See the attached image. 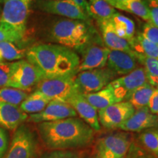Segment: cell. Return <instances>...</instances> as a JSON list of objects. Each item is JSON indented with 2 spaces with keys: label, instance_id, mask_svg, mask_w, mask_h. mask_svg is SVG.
I'll return each mask as SVG.
<instances>
[{
  "label": "cell",
  "instance_id": "cell-42",
  "mask_svg": "<svg viewBox=\"0 0 158 158\" xmlns=\"http://www.w3.org/2000/svg\"><path fill=\"white\" fill-rule=\"evenodd\" d=\"M3 62V58L2 56L1 53H0V62Z\"/></svg>",
  "mask_w": 158,
  "mask_h": 158
},
{
  "label": "cell",
  "instance_id": "cell-6",
  "mask_svg": "<svg viewBox=\"0 0 158 158\" xmlns=\"http://www.w3.org/2000/svg\"><path fill=\"white\" fill-rule=\"evenodd\" d=\"M38 141L29 126L20 125L13 133L9 149L3 158H36Z\"/></svg>",
  "mask_w": 158,
  "mask_h": 158
},
{
  "label": "cell",
  "instance_id": "cell-32",
  "mask_svg": "<svg viewBox=\"0 0 158 158\" xmlns=\"http://www.w3.org/2000/svg\"><path fill=\"white\" fill-rule=\"evenodd\" d=\"M23 40V37L15 31L0 25V43L9 42L18 44Z\"/></svg>",
  "mask_w": 158,
  "mask_h": 158
},
{
  "label": "cell",
  "instance_id": "cell-18",
  "mask_svg": "<svg viewBox=\"0 0 158 158\" xmlns=\"http://www.w3.org/2000/svg\"><path fill=\"white\" fill-rule=\"evenodd\" d=\"M98 25L101 31L102 41L109 50L122 51L130 54H135L130 43L117 35L110 20L98 23Z\"/></svg>",
  "mask_w": 158,
  "mask_h": 158
},
{
  "label": "cell",
  "instance_id": "cell-46",
  "mask_svg": "<svg viewBox=\"0 0 158 158\" xmlns=\"http://www.w3.org/2000/svg\"><path fill=\"white\" fill-rule=\"evenodd\" d=\"M3 1V0H0V2H2Z\"/></svg>",
  "mask_w": 158,
  "mask_h": 158
},
{
  "label": "cell",
  "instance_id": "cell-7",
  "mask_svg": "<svg viewBox=\"0 0 158 158\" xmlns=\"http://www.w3.org/2000/svg\"><path fill=\"white\" fill-rule=\"evenodd\" d=\"M118 75L108 68L79 72L75 76V84L81 94L94 93L108 86Z\"/></svg>",
  "mask_w": 158,
  "mask_h": 158
},
{
  "label": "cell",
  "instance_id": "cell-12",
  "mask_svg": "<svg viewBox=\"0 0 158 158\" xmlns=\"http://www.w3.org/2000/svg\"><path fill=\"white\" fill-rule=\"evenodd\" d=\"M148 83L146 72L142 66H139L130 73L114 79L108 84L113 90L118 102L124 101L126 98L136 89Z\"/></svg>",
  "mask_w": 158,
  "mask_h": 158
},
{
  "label": "cell",
  "instance_id": "cell-26",
  "mask_svg": "<svg viewBox=\"0 0 158 158\" xmlns=\"http://www.w3.org/2000/svg\"><path fill=\"white\" fill-rule=\"evenodd\" d=\"M130 46L136 54L158 59V45L146 39L141 33L135 35Z\"/></svg>",
  "mask_w": 158,
  "mask_h": 158
},
{
  "label": "cell",
  "instance_id": "cell-44",
  "mask_svg": "<svg viewBox=\"0 0 158 158\" xmlns=\"http://www.w3.org/2000/svg\"><path fill=\"white\" fill-rule=\"evenodd\" d=\"M157 91H158V84H157Z\"/></svg>",
  "mask_w": 158,
  "mask_h": 158
},
{
  "label": "cell",
  "instance_id": "cell-24",
  "mask_svg": "<svg viewBox=\"0 0 158 158\" xmlns=\"http://www.w3.org/2000/svg\"><path fill=\"white\" fill-rule=\"evenodd\" d=\"M114 7L137 15L147 22L150 21L149 7L145 0H127L117 4Z\"/></svg>",
  "mask_w": 158,
  "mask_h": 158
},
{
  "label": "cell",
  "instance_id": "cell-2",
  "mask_svg": "<svg viewBox=\"0 0 158 158\" xmlns=\"http://www.w3.org/2000/svg\"><path fill=\"white\" fill-rule=\"evenodd\" d=\"M26 58L40 71L43 79L76 75L80 63V56L74 50L54 43L31 47Z\"/></svg>",
  "mask_w": 158,
  "mask_h": 158
},
{
  "label": "cell",
  "instance_id": "cell-14",
  "mask_svg": "<svg viewBox=\"0 0 158 158\" xmlns=\"http://www.w3.org/2000/svg\"><path fill=\"white\" fill-rule=\"evenodd\" d=\"M77 114L74 108L68 102L53 100L42 111L28 116L27 121L33 123L54 122L70 117H76Z\"/></svg>",
  "mask_w": 158,
  "mask_h": 158
},
{
  "label": "cell",
  "instance_id": "cell-41",
  "mask_svg": "<svg viewBox=\"0 0 158 158\" xmlns=\"http://www.w3.org/2000/svg\"><path fill=\"white\" fill-rule=\"evenodd\" d=\"M148 2H153L156 3L158 5V0H148Z\"/></svg>",
  "mask_w": 158,
  "mask_h": 158
},
{
  "label": "cell",
  "instance_id": "cell-38",
  "mask_svg": "<svg viewBox=\"0 0 158 158\" xmlns=\"http://www.w3.org/2000/svg\"><path fill=\"white\" fill-rule=\"evenodd\" d=\"M147 107L151 111V113L158 114V91L157 89L154 91L152 94Z\"/></svg>",
  "mask_w": 158,
  "mask_h": 158
},
{
  "label": "cell",
  "instance_id": "cell-28",
  "mask_svg": "<svg viewBox=\"0 0 158 158\" xmlns=\"http://www.w3.org/2000/svg\"><path fill=\"white\" fill-rule=\"evenodd\" d=\"M139 141L144 149L155 158H158V128H151L141 132Z\"/></svg>",
  "mask_w": 158,
  "mask_h": 158
},
{
  "label": "cell",
  "instance_id": "cell-22",
  "mask_svg": "<svg viewBox=\"0 0 158 158\" xmlns=\"http://www.w3.org/2000/svg\"><path fill=\"white\" fill-rule=\"evenodd\" d=\"M88 5L91 19L95 20L97 23L109 21L117 12L106 0H89Z\"/></svg>",
  "mask_w": 158,
  "mask_h": 158
},
{
  "label": "cell",
  "instance_id": "cell-19",
  "mask_svg": "<svg viewBox=\"0 0 158 158\" xmlns=\"http://www.w3.org/2000/svg\"><path fill=\"white\" fill-rule=\"evenodd\" d=\"M28 118L27 114L19 106L0 102V127L15 130Z\"/></svg>",
  "mask_w": 158,
  "mask_h": 158
},
{
  "label": "cell",
  "instance_id": "cell-25",
  "mask_svg": "<svg viewBox=\"0 0 158 158\" xmlns=\"http://www.w3.org/2000/svg\"><path fill=\"white\" fill-rule=\"evenodd\" d=\"M155 90V87L148 82L131 92L124 101L129 102L135 110L147 107L149 99Z\"/></svg>",
  "mask_w": 158,
  "mask_h": 158
},
{
  "label": "cell",
  "instance_id": "cell-17",
  "mask_svg": "<svg viewBox=\"0 0 158 158\" xmlns=\"http://www.w3.org/2000/svg\"><path fill=\"white\" fill-rule=\"evenodd\" d=\"M67 102L74 108L80 118L89 125L94 131H99L100 130L98 110L89 103L82 94L78 93L72 96Z\"/></svg>",
  "mask_w": 158,
  "mask_h": 158
},
{
  "label": "cell",
  "instance_id": "cell-29",
  "mask_svg": "<svg viewBox=\"0 0 158 158\" xmlns=\"http://www.w3.org/2000/svg\"><path fill=\"white\" fill-rule=\"evenodd\" d=\"M29 94L26 91L15 88L4 87L0 89V102L19 106Z\"/></svg>",
  "mask_w": 158,
  "mask_h": 158
},
{
  "label": "cell",
  "instance_id": "cell-36",
  "mask_svg": "<svg viewBox=\"0 0 158 158\" xmlns=\"http://www.w3.org/2000/svg\"><path fill=\"white\" fill-rule=\"evenodd\" d=\"M9 147V136L7 131L0 127V158L5 157Z\"/></svg>",
  "mask_w": 158,
  "mask_h": 158
},
{
  "label": "cell",
  "instance_id": "cell-9",
  "mask_svg": "<svg viewBox=\"0 0 158 158\" xmlns=\"http://www.w3.org/2000/svg\"><path fill=\"white\" fill-rule=\"evenodd\" d=\"M75 76L58 77L54 78L43 79L36 86V89L51 99L66 102L71 97L79 93L75 84Z\"/></svg>",
  "mask_w": 158,
  "mask_h": 158
},
{
  "label": "cell",
  "instance_id": "cell-37",
  "mask_svg": "<svg viewBox=\"0 0 158 158\" xmlns=\"http://www.w3.org/2000/svg\"><path fill=\"white\" fill-rule=\"evenodd\" d=\"M148 5L150 10L149 23L158 28V5L153 2H148Z\"/></svg>",
  "mask_w": 158,
  "mask_h": 158
},
{
  "label": "cell",
  "instance_id": "cell-10",
  "mask_svg": "<svg viewBox=\"0 0 158 158\" xmlns=\"http://www.w3.org/2000/svg\"><path fill=\"white\" fill-rule=\"evenodd\" d=\"M40 71L29 61L21 59L13 62L10 80L7 87L27 91L43 80Z\"/></svg>",
  "mask_w": 158,
  "mask_h": 158
},
{
  "label": "cell",
  "instance_id": "cell-23",
  "mask_svg": "<svg viewBox=\"0 0 158 158\" xmlns=\"http://www.w3.org/2000/svg\"><path fill=\"white\" fill-rule=\"evenodd\" d=\"M51 101V99L35 90L21 102L19 108L26 114H37L42 111Z\"/></svg>",
  "mask_w": 158,
  "mask_h": 158
},
{
  "label": "cell",
  "instance_id": "cell-31",
  "mask_svg": "<svg viewBox=\"0 0 158 158\" xmlns=\"http://www.w3.org/2000/svg\"><path fill=\"white\" fill-rule=\"evenodd\" d=\"M125 158H155L143 147L132 142Z\"/></svg>",
  "mask_w": 158,
  "mask_h": 158
},
{
  "label": "cell",
  "instance_id": "cell-1",
  "mask_svg": "<svg viewBox=\"0 0 158 158\" xmlns=\"http://www.w3.org/2000/svg\"><path fill=\"white\" fill-rule=\"evenodd\" d=\"M41 140L51 150H73L87 147L93 142L94 130L81 118L70 117L37 125Z\"/></svg>",
  "mask_w": 158,
  "mask_h": 158
},
{
  "label": "cell",
  "instance_id": "cell-45",
  "mask_svg": "<svg viewBox=\"0 0 158 158\" xmlns=\"http://www.w3.org/2000/svg\"><path fill=\"white\" fill-rule=\"evenodd\" d=\"M34 1H35V0H34ZM49 1H54V0H49Z\"/></svg>",
  "mask_w": 158,
  "mask_h": 158
},
{
  "label": "cell",
  "instance_id": "cell-21",
  "mask_svg": "<svg viewBox=\"0 0 158 158\" xmlns=\"http://www.w3.org/2000/svg\"><path fill=\"white\" fill-rule=\"evenodd\" d=\"M84 98L97 110H100L108 107L110 105L118 102L114 95L113 90L109 86L94 93L82 94Z\"/></svg>",
  "mask_w": 158,
  "mask_h": 158
},
{
  "label": "cell",
  "instance_id": "cell-4",
  "mask_svg": "<svg viewBox=\"0 0 158 158\" xmlns=\"http://www.w3.org/2000/svg\"><path fill=\"white\" fill-rule=\"evenodd\" d=\"M31 0H4L0 25L24 38Z\"/></svg>",
  "mask_w": 158,
  "mask_h": 158
},
{
  "label": "cell",
  "instance_id": "cell-20",
  "mask_svg": "<svg viewBox=\"0 0 158 158\" xmlns=\"http://www.w3.org/2000/svg\"><path fill=\"white\" fill-rule=\"evenodd\" d=\"M110 21L118 36L131 44L135 37V26L133 20L116 12Z\"/></svg>",
  "mask_w": 158,
  "mask_h": 158
},
{
  "label": "cell",
  "instance_id": "cell-15",
  "mask_svg": "<svg viewBox=\"0 0 158 158\" xmlns=\"http://www.w3.org/2000/svg\"><path fill=\"white\" fill-rule=\"evenodd\" d=\"M151 128H158V116L151 113L148 107H143L136 109L118 129L124 132L140 133Z\"/></svg>",
  "mask_w": 158,
  "mask_h": 158
},
{
  "label": "cell",
  "instance_id": "cell-39",
  "mask_svg": "<svg viewBox=\"0 0 158 158\" xmlns=\"http://www.w3.org/2000/svg\"><path fill=\"white\" fill-rule=\"evenodd\" d=\"M70 1L73 2L76 6H78L79 8L85 14L87 15L89 17H90L87 0H70Z\"/></svg>",
  "mask_w": 158,
  "mask_h": 158
},
{
  "label": "cell",
  "instance_id": "cell-30",
  "mask_svg": "<svg viewBox=\"0 0 158 158\" xmlns=\"http://www.w3.org/2000/svg\"><path fill=\"white\" fill-rule=\"evenodd\" d=\"M27 51L21 48L16 43L2 42L0 43V53L3 59L8 61L21 60L26 56Z\"/></svg>",
  "mask_w": 158,
  "mask_h": 158
},
{
  "label": "cell",
  "instance_id": "cell-8",
  "mask_svg": "<svg viewBox=\"0 0 158 158\" xmlns=\"http://www.w3.org/2000/svg\"><path fill=\"white\" fill-rule=\"evenodd\" d=\"M131 138L125 132H116L98 139L95 158H125L131 144Z\"/></svg>",
  "mask_w": 158,
  "mask_h": 158
},
{
  "label": "cell",
  "instance_id": "cell-16",
  "mask_svg": "<svg viewBox=\"0 0 158 158\" xmlns=\"http://www.w3.org/2000/svg\"><path fill=\"white\" fill-rule=\"evenodd\" d=\"M106 65L116 75H127L139 67L135 55L122 51L109 50Z\"/></svg>",
  "mask_w": 158,
  "mask_h": 158
},
{
  "label": "cell",
  "instance_id": "cell-27",
  "mask_svg": "<svg viewBox=\"0 0 158 158\" xmlns=\"http://www.w3.org/2000/svg\"><path fill=\"white\" fill-rule=\"evenodd\" d=\"M135 56L145 70L148 82L154 87L157 86L158 84V59L147 57L136 53Z\"/></svg>",
  "mask_w": 158,
  "mask_h": 158
},
{
  "label": "cell",
  "instance_id": "cell-35",
  "mask_svg": "<svg viewBox=\"0 0 158 158\" xmlns=\"http://www.w3.org/2000/svg\"><path fill=\"white\" fill-rule=\"evenodd\" d=\"M141 34L146 39L158 45V28L155 25L149 22L145 23Z\"/></svg>",
  "mask_w": 158,
  "mask_h": 158
},
{
  "label": "cell",
  "instance_id": "cell-34",
  "mask_svg": "<svg viewBox=\"0 0 158 158\" xmlns=\"http://www.w3.org/2000/svg\"><path fill=\"white\" fill-rule=\"evenodd\" d=\"M13 62H0V89L7 87L10 77Z\"/></svg>",
  "mask_w": 158,
  "mask_h": 158
},
{
  "label": "cell",
  "instance_id": "cell-43",
  "mask_svg": "<svg viewBox=\"0 0 158 158\" xmlns=\"http://www.w3.org/2000/svg\"><path fill=\"white\" fill-rule=\"evenodd\" d=\"M2 9L1 6H0V19H1V16H2Z\"/></svg>",
  "mask_w": 158,
  "mask_h": 158
},
{
  "label": "cell",
  "instance_id": "cell-13",
  "mask_svg": "<svg viewBox=\"0 0 158 158\" xmlns=\"http://www.w3.org/2000/svg\"><path fill=\"white\" fill-rule=\"evenodd\" d=\"M135 108L127 101L112 104L98 111L100 124L107 129L118 128L135 112Z\"/></svg>",
  "mask_w": 158,
  "mask_h": 158
},
{
  "label": "cell",
  "instance_id": "cell-5",
  "mask_svg": "<svg viewBox=\"0 0 158 158\" xmlns=\"http://www.w3.org/2000/svg\"><path fill=\"white\" fill-rule=\"evenodd\" d=\"M76 52L81 55L80 63L76 70L78 73L84 70L106 67L109 49L105 45L98 32Z\"/></svg>",
  "mask_w": 158,
  "mask_h": 158
},
{
  "label": "cell",
  "instance_id": "cell-33",
  "mask_svg": "<svg viewBox=\"0 0 158 158\" xmlns=\"http://www.w3.org/2000/svg\"><path fill=\"white\" fill-rule=\"evenodd\" d=\"M40 158H81L78 153L73 150H51Z\"/></svg>",
  "mask_w": 158,
  "mask_h": 158
},
{
  "label": "cell",
  "instance_id": "cell-3",
  "mask_svg": "<svg viewBox=\"0 0 158 158\" xmlns=\"http://www.w3.org/2000/svg\"><path fill=\"white\" fill-rule=\"evenodd\" d=\"M98 31L92 22L61 18L51 23L48 31V40L75 51L81 48Z\"/></svg>",
  "mask_w": 158,
  "mask_h": 158
},
{
  "label": "cell",
  "instance_id": "cell-11",
  "mask_svg": "<svg viewBox=\"0 0 158 158\" xmlns=\"http://www.w3.org/2000/svg\"><path fill=\"white\" fill-rule=\"evenodd\" d=\"M34 7L44 13L60 15L66 19L92 22V19L70 0H35Z\"/></svg>",
  "mask_w": 158,
  "mask_h": 158
},
{
  "label": "cell",
  "instance_id": "cell-40",
  "mask_svg": "<svg viewBox=\"0 0 158 158\" xmlns=\"http://www.w3.org/2000/svg\"><path fill=\"white\" fill-rule=\"evenodd\" d=\"M124 1H127V0H108L107 2L109 3L112 7H114L116 5H117V4L120 2H122Z\"/></svg>",
  "mask_w": 158,
  "mask_h": 158
}]
</instances>
